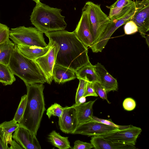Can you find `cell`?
Masks as SVG:
<instances>
[{
    "mask_svg": "<svg viewBox=\"0 0 149 149\" xmlns=\"http://www.w3.org/2000/svg\"><path fill=\"white\" fill-rule=\"evenodd\" d=\"M55 46V64L75 72L90 63L88 49L74 31L62 30L45 33Z\"/></svg>",
    "mask_w": 149,
    "mask_h": 149,
    "instance_id": "6da1fadb",
    "label": "cell"
},
{
    "mask_svg": "<svg viewBox=\"0 0 149 149\" xmlns=\"http://www.w3.org/2000/svg\"><path fill=\"white\" fill-rule=\"evenodd\" d=\"M27 99L22 117L18 123L19 126L36 135L43 113L45 110L43 91V84L26 85Z\"/></svg>",
    "mask_w": 149,
    "mask_h": 149,
    "instance_id": "7a4b0ae2",
    "label": "cell"
},
{
    "mask_svg": "<svg viewBox=\"0 0 149 149\" xmlns=\"http://www.w3.org/2000/svg\"><path fill=\"white\" fill-rule=\"evenodd\" d=\"M61 9L51 7L41 2L36 3L30 16L31 24L42 33L65 29L67 24Z\"/></svg>",
    "mask_w": 149,
    "mask_h": 149,
    "instance_id": "3957f363",
    "label": "cell"
},
{
    "mask_svg": "<svg viewBox=\"0 0 149 149\" xmlns=\"http://www.w3.org/2000/svg\"><path fill=\"white\" fill-rule=\"evenodd\" d=\"M8 66L13 74L21 79L26 85L46 82L43 72L35 61L23 55L16 45Z\"/></svg>",
    "mask_w": 149,
    "mask_h": 149,
    "instance_id": "277c9868",
    "label": "cell"
},
{
    "mask_svg": "<svg viewBox=\"0 0 149 149\" xmlns=\"http://www.w3.org/2000/svg\"><path fill=\"white\" fill-rule=\"evenodd\" d=\"M9 38L17 45L42 48L48 45L45 41L43 33L35 27L22 26L11 28Z\"/></svg>",
    "mask_w": 149,
    "mask_h": 149,
    "instance_id": "5b68a950",
    "label": "cell"
},
{
    "mask_svg": "<svg viewBox=\"0 0 149 149\" xmlns=\"http://www.w3.org/2000/svg\"><path fill=\"white\" fill-rule=\"evenodd\" d=\"M84 7L88 13L93 44L98 40L111 21L102 10L100 5L88 1L86 3Z\"/></svg>",
    "mask_w": 149,
    "mask_h": 149,
    "instance_id": "8992f818",
    "label": "cell"
},
{
    "mask_svg": "<svg viewBox=\"0 0 149 149\" xmlns=\"http://www.w3.org/2000/svg\"><path fill=\"white\" fill-rule=\"evenodd\" d=\"M142 131L140 128L130 125L127 128L119 129L97 136L135 146L137 139Z\"/></svg>",
    "mask_w": 149,
    "mask_h": 149,
    "instance_id": "52a82bcc",
    "label": "cell"
},
{
    "mask_svg": "<svg viewBox=\"0 0 149 149\" xmlns=\"http://www.w3.org/2000/svg\"><path fill=\"white\" fill-rule=\"evenodd\" d=\"M136 25L142 37L149 30V0L139 1L131 20Z\"/></svg>",
    "mask_w": 149,
    "mask_h": 149,
    "instance_id": "ba28073f",
    "label": "cell"
},
{
    "mask_svg": "<svg viewBox=\"0 0 149 149\" xmlns=\"http://www.w3.org/2000/svg\"><path fill=\"white\" fill-rule=\"evenodd\" d=\"M49 49L44 55L40 57L34 61L43 72L46 80V82L50 84L53 80V69L56 60L55 46L52 42L49 41Z\"/></svg>",
    "mask_w": 149,
    "mask_h": 149,
    "instance_id": "9c48e42d",
    "label": "cell"
},
{
    "mask_svg": "<svg viewBox=\"0 0 149 149\" xmlns=\"http://www.w3.org/2000/svg\"><path fill=\"white\" fill-rule=\"evenodd\" d=\"M79 39L87 47H90L94 41L87 10L84 7L81 15L75 30L73 31Z\"/></svg>",
    "mask_w": 149,
    "mask_h": 149,
    "instance_id": "30bf717a",
    "label": "cell"
},
{
    "mask_svg": "<svg viewBox=\"0 0 149 149\" xmlns=\"http://www.w3.org/2000/svg\"><path fill=\"white\" fill-rule=\"evenodd\" d=\"M118 129L92 120L79 124L73 134L97 136Z\"/></svg>",
    "mask_w": 149,
    "mask_h": 149,
    "instance_id": "8fae6325",
    "label": "cell"
},
{
    "mask_svg": "<svg viewBox=\"0 0 149 149\" xmlns=\"http://www.w3.org/2000/svg\"><path fill=\"white\" fill-rule=\"evenodd\" d=\"M58 118L60 128L65 133L73 134L79 124L76 109L73 105L64 107L62 115Z\"/></svg>",
    "mask_w": 149,
    "mask_h": 149,
    "instance_id": "7c38bea8",
    "label": "cell"
},
{
    "mask_svg": "<svg viewBox=\"0 0 149 149\" xmlns=\"http://www.w3.org/2000/svg\"><path fill=\"white\" fill-rule=\"evenodd\" d=\"M12 137L23 148L41 149L36 136L21 126H19L15 130Z\"/></svg>",
    "mask_w": 149,
    "mask_h": 149,
    "instance_id": "4fadbf2b",
    "label": "cell"
},
{
    "mask_svg": "<svg viewBox=\"0 0 149 149\" xmlns=\"http://www.w3.org/2000/svg\"><path fill=\"white\" fill-rule=\"evenodd\" d=\"M136 0H117L109 7L110 10L108 17L111 21L125 15L136 8L139 1Z\"/></svg>",
    "mask_w": 149,
    "mask_h": 149,
    "instance_id": "5bb4252c",
    "label": "cell"
},
{
    "mask_svg": "<svg viewBox=\"0 0 149 149\" xmlns=\"http://www.w3.org/2000/svg\"><path fill=\"white\" fill-rule=\"evenodd\" d=\"M94 66L99 79V83L106 93L111 91H117L118 88V85L116 79L108 73L104 67L101 63H97Z\"/></svg>",
    "mask_w": 149,
    "mask_h": 149,
    "instance_id": "9a60e30c",
    "label": "cell"
},
{
    "mask_svg": "<svg viewBox=\"0 0 149 149\" xmlns=\"http://www.w3.org/2000/svg\"><path fill=\"white\" fill-rule=\"evenodd\" d=\"M90 142L95 149H137L133 145L116 142L98 136H92Z\"/></svg>",
    "mask_w": 149,
    "mask_h": 149,
    "instance_id": "2e32d148",
    "label": "cell"
},
{
    "mask_svg": "<svg viewBox=\"0 0 149 149\" xmlns=\"http://www.w3.org/2000/svg\"><path fill=\"white\" fill-rule=\"evenodd\" d=\"M97 99L86 102L73 106L75 108L79 124L92 120L93 113V106Z\"/></svg>",
    "mask_w": 149,
    "mask_h": 149,
    "instance_id": "e0dca14e",
    "label": "cell"
},
{
    "mask_svg": "<svg viewBox=\"0 0 149 149\" xmlns=\"http://www.w3.org/2000/svg\"><path fill=\"white\" fill-rule=\"evenodd\" d=\"M53 74V80L59 84L74 79L76 77L74 71L56 64L54 66Z\"/></svg>",
    "mask_w": 149,
    "mask_h": 149,
    "instance_id": "ac0fdd59",
    "label": "cell"
},
{
    "mask_svg": "<svg viewBox=\"0 0 149 149\" xmlns=\"http://www.w3.org/2000/svg\"><path fill=\"white\" fill-rule=\"evenodd\" d=\"M19 126V123L13 119L0 124V136L7 146L12 145L13 141L12 133Z\"/></svg>",
    "mask_w": 149,
    "mask_h": 149,
    "instance_id": "d6986e66",
    "label": "cell"
},
{
    "mask_svg": "<svg viewBox=\"0 0 149 149\" xmlns=\"http://www.w3.org/2000/svg\"><path fill=\"white\" fill-rule=\"evenodd\" d=\"M75 74L79 79H82L93 83L100 82L94 65L90 62L75 71Z\"/></svg>",
    "mask_w": 149,
    "mask_h": 149,
    "instance_id": "ffe728a7",
    "label": "cell"
},
{
    "mask_svg": "<svg viewBox=\"0 0 149 149\" xmlns=\"http://www.w3.org/2000/svg\"><path fill=\"white\" fill-rule=\"evenodd\" d=\"M16 45L19 50L23 55L33 60L46 54L50 47L49 43L46 47L44 48Z\"/></svg>",
    "mask_w": 149,
    "mask_h": 149,
    "instance_id": "44dd1931",
    "label": "cell"
},
{
    "mask_svg": "<svg viewBox=\"0 0 149 149\" xmlns=\"http://www.w3.org/2000/svg\"><path fill=\"white\" fill-rule=\"evenodd\" d=\"M48 139L53 146L59 149L71 148L68 137L61 136L55 130L52 131L49 134Z\"/></svg>",
    "mask_w": 149,
    "mask_h": 149,
    "instance_id": "7402d4cb",
    "label": "cell"
},
{
    "mask_svg": "<svg viewBox=\"0 0 149 149\" xmlns=\"http://www.w3.org/2000/svg\"><path fill=\"white\" fill-rule=\"evenodd\" d=\"M16 79L8 65L0 63V82L4 85H11Z\"/></svg>",
    "mask_w": 149,
    "mask_h": 149,
    "instance_id": "603a6c76",
    "label": "cell"
},
{
    "mask_svg": "<svg viewBox=\"0 0 149 149\" xmlns=\"http://www.w3.org/2000/svg\"><path fill=\"white\" fill-rule=\"evenodd\" d=\"M15 46L16 44L13 43L0 53V63L8 65Z\"/></svg>",
    "mask_w": 149,
    "mask_h": 149,
    "instance_id": "cb8c5ba5",
    "label": "cell"
},
{
    "mask_svg": "<svg viewBox=\"0 0 149 149\" xmlns=\"http://www.w3.org/2000/svg\"><path fill=\"white\" fill-rule=\"evenodd\" d=\"M27 99L26 95L22 96L13 119L15 122L19 123L21 120L25 108Z\"/></svg>",
    "mask_w": 149,
    "mask_h": 149,
    "instance_id": "d4e9b609",
    "label": "cell"
},
{
    "mask_svg": "<svg viewBox=\"0 0 149 149\" xmlns=\"http://www.w3.org/2000/svg\"><path fill=\"white\" fill-rule=\"evenodd\" d=\"M63 107L59 104L55 103L52 104L47 110L46 115L50 118L52 116L60 117L62 114L64 109Z\"/></svg>",
    "mask_w": 149,
    "mask_h": 149,
    "instance_id": "484cf974",
    "label": "cell"
},
{
    "mask_svg": "<svg viewBox=\"0 0 149 149\" xmlns=\"http://www.w3.org/2000/svg\"><path fill=\"white\" fill-rule=\"evenodd\" d=\"M79 83L75 97L76 105L78 104L79 99L83 96L85 93L87 81L82 79H79Z\"/></svg>",
    "mask_w": 149,
    "mask_h": 149,
    "instance_id": "4316f807",
    "label": "cell"
},
{
    "mask_svg": "<svg viewBox=\"0 0 149 149\" xmlns=\"http://www.w3.org/2000/svg\"><path fill=\"white\" fill-rule=\"evenodd\" d=\"M125 24L124 29L125 34L131 35L138 31V29L136 25L132 20L128 21Z\"/></svg>",
    "mask_w": 149,
    "mask_h": 149,
    "instance_id": "83f0119b",
    "label": "cell"
},
{
    "mask_svg": "<svg viewBox=\"0 0 149 149\" xmlns=\"http://www.w3.org/2000/svg\"><path fill=\"white\" fill-rule=\"evenodd\" d=\"M93 86L95 91L97 94L100 98L103 99L105 100L109 104L111 102L108 99L107 93L102 86L99 82L93 83Z\"/></svg>",
    "mask_w": 149,
    "mask_h": 149,
    "instance_id": "f1b7e54d",
    "label": "cell"
},
{
    "mask_svg": "<svg viewBox=\"0 0 149 149\" xmlns=\"http://www.w3.org/2000/svg\"><path fill=\"white\" fill-rule=\"evenodd\" d=\"M10 30L6 25L0 23V44L9 38Z\"/></svg>",
    "mask_w": 149,
    "mask_h": 149,
    "instance_id": "f546056e",
    "label": "cell"
},
{
    "mask_svg": "<svg viewBox=\"0 0 149 149\" xmlns=\"http://www.w3.org/2000/svg\"><path fill=\"white\" fill-rule=\"evenodd\" d=\"M92 120L96 122L101 123L109 126L118 128L120 129H124L127 128L129 126V125L122 126L118 125L115 124L113 123L112 121H110L109 120L100 118L94 116H93Z\"/></svg>",
    "mask_w": 149,
    "mask_h": 149,
    "instance_id": "4dcf8cb0",
    "label": "cell"
},
{
    "mask_svg": "<svg viewBox=\"0 0 149 149\" xmlns=\"http://www.w3.org/2000/svg\"><path fill=\"white\" fill-rule=\"evenodd\" d=\"M136 105L135 101L130 97L125 99L123 103L124 109L127 111H131L134 110L136 107Z\"/></svg>",
    "mask_w": 149,
    "mask_h": 149,
    "instance_id": "1f68e13d",
    "label": "cell"
},
{
    "mask_svg": "<svg viewBox=\"0 0 149 149\" xmlns=\"http://www.w3.org/2000/svg\"><path fill=\"white\" fill-rule=\"evenodd\" d=\"M74 144L73 147L71 148L73 149H91L93 148L91 143L84 142L79 140L76 141Z\"/></svg>",
    "mask_w": 149,
    "mask_h": 149,
    "instance_id": "d6a6232c",
    "label": "cell"
},
{
    "mask_svg": "<svg viewBox=\"0 0 149 149\" xmlns=\"http://www.w3.org/2000/svg\"><path fill=\"white\" fill-rule=\"evenodd\" d=\"M89 96L97 97L98 95L95 91L93 83L87 82L86 90L83 97H86Z\"/></svg>",
    "mask_w": 149,
    "mask_h": 149,
    "instance_id": "836d02e7",
    "label": "cell"
},
{
    "mask_svg": "<svg viewBox=\"0 0 149 149\" xmlns=\"http://www.w3.org/2000/svg\"><path fill=\"white\" fill-rule=\"evenodd\" d=\"M13 43V42L10 41L9 38L5 42L0 44V53Z\"/></svg>",
    "mask_w": 149,
    "mask_h": 149,
    "instance_id": "e575fe53",
    "label": "cell"
},
{
    "mask_svg": "<svg viewBox=\"0 0 149 149\" xmlns=\"http://www.w3.org/2000/svg\"><path fill=\"white\" fill-rule=\"evenodd\" d=\"M9 147L7 146L0 136V149H8Z\"/></svg>",
    "mask_w": 149,
    "mask_h": 149,
    "instance_id": "d590c367",
    "label": "cell"
},
{
    "mask_svg": "<svg viewBox=\"0 0 149 149\" xmlns=\"http://www.w3.org/2000/svg\"><path fill=\"white\" fill-rule=\"evenodd\" d=\"M146 39V43L148 45V46L149 47V34H148V35H146L145 37L144 38Z\"/></svg>",
    "mask_w": 149,
    "mask_h": 149,
    "instance_id": "8d00e7d4",
    "label": "cell"
},
{
    "mask_svg": "<svg viewBox=\"0 0 149 149\" xmlns=\"http://www.w3.org/2000/svg\"><path fill=\"white\" fill-rule=\"evenodd\" d=\"M34 1L36 3L40 1L41 0H32Z\"/></svg>",
    "mask_w": 149,
    "mask_h": 149,
    "instance_id": "74e56055",
    "label": "cell"
},
{
    "mask_svg": "<svg viewBox=\"0 0 149 149\" xmlns=\"http://www.w3.org/2000/svg\"><path fill=\"white\" fill-rule=\"evenodd\" d=\"M139 0V1H146L148 0Z\"/></svg>",
    "mask_w": 149,
    "mask_h": 149,
    "instance_id": "f35d334b",
    "label": "cell"
}]
</instances>
